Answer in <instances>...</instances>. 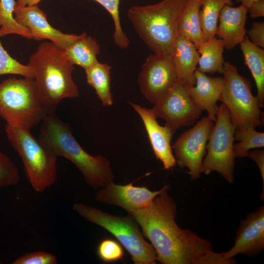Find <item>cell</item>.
I'll use <instances>...</instances> for the list:
<instances>
[{"mask_svg": "<svg viewBox=\"0 0 264 264\" xmlns=\"http://www.w3.org/2000/svg\"><path fill=\"white\" fill-rule=\"evenodd\" d=\"M169 185L148 207L128 213L154 248L157 261L162 264H234L213 250L211 242L176 221V204L169 196Z\"/></svg>", "mask_w": 264, "mask_h": 264, "instance_id": "cell-1", "label": "cell"}, {"mask_svg": "<svg viewBox=\"0 0 264 264\" xmlns=\"http://www.w3.org/2000/svg\"><path fill=\"white\" fill-rule=\"evenodd\" d=\"M33 70L40 101L47 115L54 114L60 102L79 96L72 74L74 65L66 53L52 42L41 43L27 64Z\"/></svg>", "mask_w": 264, "mask_h": 264, "instance_id": "cell-2", "label": "cell"}, {"mask_svg": "<svg viewBox=\"0 0 264 264\" xmlns=\"http://www.w3.org/2000/svg\"><path fill=\"white\" fill-rule=\"evenodd\" d=\"M38 140L58 157L72 162L83 174L87 184L98 190L113 181L115 176L110 161L92 155L80 145L70 128L55 115H47L41 122Z\"/></svg>", "mask_w": 264, "mask_h": 264, "instance_id": "cell-3", "label": "cell"}, {"mask_svg": "<svg viewBox=\"0 0 264 264\" xmlns=\"http://www.w3.org/2000/svg\"><path fill=\"white\" fill-rule=\"evenodd\" d=\"M188 0H162L127 12L136 32L154 53L172 55L181 15Z\"/></svg>", "mask_w": 264, "mask_h": 264, "instance_id": "cell-4", "label": "cell"}, {"mask_svg": "<svg viewBox=\"0 0 264 264\" xmlns=\"http://www.w3.org/2000/svg\"><path fill=\"white\" fill-rule=\"evenodd\" d=\"M5 131L21 157L26 177L34 191L43 193L53 185L58 176V156L37 139L30 130L6 123Z\"/></svg>", "mask_w": 264, "mask_h": 264, "instance_id": "cell-5", "label": "cell"}, {"mask_svg": "<svg viewBox=\"0 0 264 264\" xmlns=\"http://www.w3.org/2000/svg\"><path fill=\"white\" fill-rule=\"evenodd\" d=\"M72 209L87 220L114 236L129 252L133 264L156 263L154 248L145 240L139 225L131 215H111L83 203H74Z\"/></svg>", "mask_w": 264, "mask_h": 264, "instance_id": "cell-6", "label": "cell"}, {"mask_svg": "<svg viewBox=\"0 0 264 264\" xmlns=\"http://www.w3.org/2000/svg\"><path fill=\"white\" fill-rule=\"evenodd\" d=\"M47 115L33 79L8 78L0 83V117L31 130Z\"/></svg>", "mask_w": 264, "mask_h": 264, "instance_id": "cell-7", "label": "cell"}, {"mask_svg": "<svg viewBox=\"0 0 264 264\" xmlns=\"http://www.w3.org/2000/svg\"><path fill=\"white\" fill-rule=\"evenodd\" d=\"M222 74L223 85L220 101L228 109L236 129L262 125L264 113L258 98L252 93L248 80L229 62L224 63Z\"/></svg>", "mask_w": 264, "mask_h": 264, "instance_id": "cell-8", "label": "cell"}, {"mask_svg": "<svg viewBox=\"0 0 264 264\" xmlns=\"http://www.w3.org/2000/svg\"><path fill=\"white\" fill-rule=\"evenodd\" d=\"M236 130L228 109L222 103L219 106L215 125H213L209 135L207 154L202 161L201 173L208 175L215 171L229 183L233 182Z\"/></svg>", "mask_w": 264, "mask_h": 264, "instance_id": "cell-9", "label": "cell"}, {"mask_svg": "<svg viewBox=\"0 0 264 264\" xmlns=\"http://www.w3.org/2000/svg\"><path fill=\"white\" fill-rule=\"evenodd\" d=\"M213 121L206 116L182 133L172 146L176 164L186 167L192 180L198 178Z\"/></svg>", "mask_w": 264, "mask_h": 264, "instance_id": "cell-10", "label": "cell"}, {"mask_svg": "<svg viewBox=\"0 0 264 264\" xmlns=\"http://www.w3.org/2000/svg\"><path fill=\"white\" fill-rule=\"evenodd\" d=\"M178 81L172 55L155 53L146 58L138 77L142 94L154 105L160 101Z\"/></svg>", "mask_w": 264, "mask_h": 264, "instance_id": "cell-11", "label": "cell"}, {"mask_svg": "<svg viewBox=\"0 0 264 264\" xmlns=\"http://www.w3.org/2000/svg\"><path fill=\"white\" fill-rule=\"evenodd\" d=\"M188 87L178 81L153 109L157 117L165 121L173 133L182 127L193 125L202 113L190 98Z\"/></svg>", "mask_w": 264, "mask_h": 264, "instance_id": "cell-12", "label": "cell"}, {"mask_svg": "<svg viewBox=\"0 0 264 264\" xmlns=\"http://www.w3.org/2000/svg\"><path fill=\"white\" fill-rule=\"evenodd\" d=\"M16 21L28 31L31 39L36 41L49 40L62 50H65L82 35L67 34L52 26L46 14L38 5L15 7Z\"/></svg>", "mask_w": 264, "mask_h": 264, "instance_id": "cell-13", "label": "cell"}, {"mask_svg": "<svg viewBox=\"0 0 264 264\" xmlns=\"http://www.w3.org/2000/svg\"><path fill=\"white\" fill-rule=\"evenodd\" d=\"M164 187L153 191L145 186H134L132 183L122 185L112 181L98 189L95 200L102 204L119 206L130 213L149 206Z\"/></svg>", "mask_w": 264, "mask_h": 264, "instance_id": "cell-14", "label": "cell"}, {"mask_svg": "<svg viewBox=\"0 0 264 264\" xmlns=\"http://www.w3.org/2000/svg\"><path fill=\"white\" fill-rule=\"evenodd\" d=\"M264 248V206L248 214L236 232L234 243L228 251L221 253L223 258L233 260L238 254L255 257Z\"/></svg>", "mask_w": 264, "mask_h": 264, "instance_id": "cell-15", "label": "cell"}, {"mask_svg": "<svg viewBox=\"0 0 264 264\" xmlns=\"http://www.w3.org/2000/svg\"><path fill=\"white\" fill-rule=\"evenodd\" d=\"M130 104L143 121L157 159L162 163L164 169H173L176 165L171 145L174 133L167 126L159 124L156 120L157 117L153 109H147L132 103Z\"/></svg>", "mask_w": 264, "mask_h": 264, "instance_id": "cell-16", "label": "cell"}, {"mask_svg": "<svg viewBox=\"0 0 264 264\" xmlns=\"http://www.w3.org/2000/svg\"><path fill=\"white\" fill-rule=\"evenodd\" d=\"M195 85L188 87V94L195 105L201 110H206L213 121L216 120L219 106L217 102L222 92V77H210L197 69L195 71Z\"/></svg>", "mask_w": 264, "mask_h": 264, "instance_id": "cell-17", "label": "cell"}, {"mask_svg": "<svg viewBox=\"0 0 264 264\" xmlns=\"http://www.w3.org/2000/svg\"><path fill=\"white\" fill-rule=\"evenodd\" d=\"M248 9L241 4L236 7L226 4L221 9L216 35L221 40L225 48L232 49L244 40Z\"/></svg>", "mask_w": 264, "mask_h": 264, "instance_id": "cell-18", "label": "cell"}, {"mask_svg": "<svg viewBox=\"0 0 264 264\" xmlns=\"http://www.w3.org/2000/svg\"><path fill=\"white\" fill-rule=\"evenodd\" d=\"M172 56L178 81L188 88L195 85V71L199 59L195 45L188 39L177 36Z\"/></svg>", "mask_w": 264, "mask_h": 264, "instance_id": "cell-19", "label": "cell"}, {"mask_svg": "<svg viewBox=\"0 0 264 264\" xmlns=\"http://www.w3.org/2000/svg\"><path fill=\"white\" fill-rule=\"evenodd\" d=\"M200 0H188L181 15L177 36L191 41L197 48L206 41L200 21Z\"/></svg>", "mask_w": 264, "mask_h": 264, "instance_id": "cell-20", "label": "cell"}, {"mask_svg": "<svg viewBox=\"0 0 264 264\" xmlns=\"http://www.w3.org/2000/svg\"><path fill=\"white\" fill-rule=\"evenodd\" d=\"M245 64L250 69L255 82L257 96L261 107L264 106V50L253 44L245 36L241 43Z\"/></svg>", "mask_w": 264, "mask_h": 264, "instance_id": "cell-21", "label": "cell"}, {"mask_svg": "<svg viewBox=\"0 0 264 264\" xmlns=\"http://www.w3.org/2000/svg\"><path fill=\"white\" fill-rule=\"evenodd\" d=\"M65 51L74 65H78L85 69L98 62L97 56L100 54V46L95 39L84 32Z\"/></svg>", "mask_w": 264, "mask_h": 264, "instance_id": "cell-22", "label": "cell"}, {"mask_svg": "<svg viewBox=\"0 0 264 264\" xmlns=\"http://www.w3.org/2000/svg\"><path fill=\"white\" fill-rule=\"evenodd\" d=\"M224 48L223 43L219 38L215 37L206 40L197 48L199 59L197 69L205 74H222L225 63Z\"/></svg>", "mask_w": 264, "mask_h": 264, "instance_id": "cell-23", "label": "cell"}, {"mask_svg": "<svg viewBox=\"0 0 264 264\" xmlns=\"http://www.w3.org/2000/svg\"><path fill=\"white\" fill-rule=\"evenodd\" d=\"M107 63L99 62L85 69L87 83L96 91L103 106L112 105L113 99L110 91V69Z\"/></svg>", "mask_w": 264, "mask_h": 264, "instance_id": "cell-24", "label": "cell"}, {"mask_svg": "<svg viewBox=\"0 0 264 264\" xmlns=\"http://www.w3.org/2000/svg\"><path fill=\"white\" fill-rule=\"evenodd\" d=\"M200 21L206 40L216 37L219 18L225 5H232V0H200Z\"/></svg>", "mask_w": 264, "mask_h": 264, "instance_id": "cell-25", "label": "cell"}, {"mask_svg": "<svg viewBox=\"0 0 264 264\" xmlns=\"http://www.w3.org/2000/svg\"><path fill=\"white\" fill-rule=\"evenodd\" d=\"M234 140L239 141L234 144V154L235 157L247 156L251 149L264 147V133L259 132L251 127L236 129Z\"/></svg>", "mask_w": 264, "mask_h": 264, "instance_id": "cell-26", "label": "cell"}, {"mask_svg": "<svg viewBox=\"0 0 264 264\" xmlns=\"http://www.w3.org/2000/svg\"><path fill=\"white\" fill-rule=\"evenodd\" d=\"M15 0H0V38L9 34H17L31 39L28 31L14 19Z\"/></svg>", "mask_w": 264, "mask_h": 264, "instance_id": "cell-27", "label": "cell"}, {"mask_svg": "<svg viewBox=\"0 0 264 264\" xmlns=\"http://www.w3.org/2000/svg\"><path fill=\"white\" fill-rule=\"evenodd\" d=\"M101 5L110 15L114 25L113 39L115 44L122 49L127 48L130 41L123 31L120 21L119 6L120 0H93Z\"/></svg>", "mask_w": 264, "mask_h": 264, "instance_id": "cell-28", "label": "cell"}, {"mask_svg": "<svg viewBox=\"0 0 264 264\" xmlns=\"http://www.w3.org/2000/svg\"><path fill=\"white\" fill-rule=\"evenodd\" d=\"M4 74H16L33 79L35 77L33 69L27 65H23L13 58L0 41V75Z\"/></svg>", "mask_w": 264, "mask_h": 264, "instance_id": "cell-29", "label": "cell"}, {"mask_svg": "<svg viewBox=\"0 0 264 264\" xmlns=\"http://www.w3.org/2000/svg\"><path fill=\"white\" fill-rule=\"evenodd\" d=\"M96 252L100 260L106 263L120 261L124 256L121 243L110 238L102 240L97 246Z\"/></svg>", "mask_w": 264, "mask_h": 264, "instance_id": "cell-30", "label": "cell"}, {"mask_svg": "<svg viewBox=\"0 0 264 264\" xmlns=\"http://www.w3.org/2000/svg\"><path fill=\"white\" fill-rule=\"evenodd\" d=\"M19 181L17 167L9 156L0 151V188L14 186Z\"/></svg>", "mask_w": 264, "mask_h": 264, "instance_id": "cell-31", "label": "cell"}, {"mask_svg": "<svg viewBox=\"0 0 264 264\" xmlns=\"http://www.w3.org/2000/svg\"><path fill=\"white\" fill-rule=\"evenodd\" d=\"M12 264H57L56 257L53 254L36 251L24 254L16 259Z\"/></svg>", "mask_w": 264, "mask_h": 264, "instance_id": "cell-32", "label": "cell"}, {"mask_svg": "<svg viewBox=\"0 0 264 264\" xmlns=\"http://www.w3.org/2000/svg\"><path fill=\"white\" fill-rule=\"evenodd\" d=\"M250 41L256 45L264 49V22H254L251 28L246 32Z\"/></svg>", "mask_w": 264, "mask_h": 264, "instance_id": "cell-33", "label": "cell"}, {"mask_svg": "<svg viewBox=\"0 0 264 264\" xmlns=\"http://www.w3.org/2000/svg\"><path fill=\"white\" fill-rule=\"evenodd\" d=\"M247 156L252 159L259 169L263 180V191L261 194V199L263 200L264 197V150L249 151Z\"/></svg>", "mask_w": 264, "mask_h": 264, "instance_id": "cell-34", "label": "cell"}, {"mask_svg": "<svg viewBox=\"0 0 264 264\" xmlns=\"http://www.w3.org/2000/svg\"><path fill=\"white\" fill-rule=\"evenodd\" d=\"M248 12L252 18L264 16V0H259L254 2L248 9Z\"/></svg>", "mask_w": 264, "mask_h": 264, "instance_id": "cell-35", "label": "cell"}, {"mask_svg": "<svg viewBox=\"0 0 264 264\" xmlns=\"http://www.w3.org/2000/svg\"><path fill=\"white\" fill-rule=\"evenodd\" d=\"M42 0H17L16 1L17 6H26L38 5Z\"/></svg>", "mask_w": 264, "mask_h": 264, "instance_id": "cell-36", "label": "cell"}, {"mask_svg": "<svg viewBox=\"0 0 264 264\" xmlns=\"http://www.w3.org/2000/svg\"><path fill=\"white\" fill-rule=\"evenodd\" d=\"M237 2H241L242 4H244L249 8L254 2L259 0H235Z\"/></svg>", "mask_w": 264, "mask_h": 264, "instance_id": "cell-37", "label": "cell"}, {"mask_svg": "<svg viewBox=\"0 0 264 264\" xmlns=\"http://www.w3.org/2000/svg\"><path fill=\"white\" fill-rule=\"evenodd\" d=\"M0 264H1V262L0 261Z\"/></svg>", "mask_w": 264, "mask_h": 264, "instance_id": "cell-38", "label": "cell"}]
</instances>
